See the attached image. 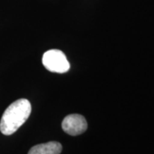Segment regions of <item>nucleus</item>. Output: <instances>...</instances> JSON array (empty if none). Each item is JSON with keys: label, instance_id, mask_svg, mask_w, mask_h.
<instances>
[{"label": "nucleus", "instance_id": "nucleus-3", "mask_svg": "<svg viewBox=\"0 0 154 154\" xmlns=\"http://www.w3.org/2000/svg\"><path fill=\"white\" fill-rule=\"evenodd\" d=\"M63 131L73 136L82 134L88 128V122L85 117L79 114H71L65 116L62 122Z\"/></svg>", "mask_w": 154, "mask_h": 154}, {"label": "nucleus", "instance_id": "nucleus-1", "mask_svg": "<svg viewBox=\"0 0 154 154\" xmlns=\"http://www.w3.org/2000/svg\"><path fill=\"white\" fill-rule=\"evenodd\" d=\"M31 104L26 99L13 102L4 112L0 121V131L5 135L17 132L31 114Z\"/></svg>", "mask_w": 154, "mask_h": 154}, {"label": "nucleus", "instance_id": "nucleus-4", "mask_svg": "<svg viewBox=\"0 0 154 154\" xmlns=\"http://www.w3.org/2000/svg\"><path fill=\"white\" fill-rule=\"evenodd\" d=\"M62 149L63 146L59 142L50 141L34 146L29 150L28 154H60Z\"/></svg>", "mask_w": 154, "mask_h": 154}, {"label": "nucleus", "instance_id": "nucleus-2", "mask_svg": "<svg viewBox=\"0 0 154 154\" xmlns=\"http://www.w3.org/2000/svg\"><path fill=\"white\" fill-rule=\"evenodd\" d=\"M42 63L47 70L54 73H66L70 68L66 56L60 50L52 49L45 52Z\"/></svg>", "mask_w": 154, "mask_h": 154}]
</instances>
